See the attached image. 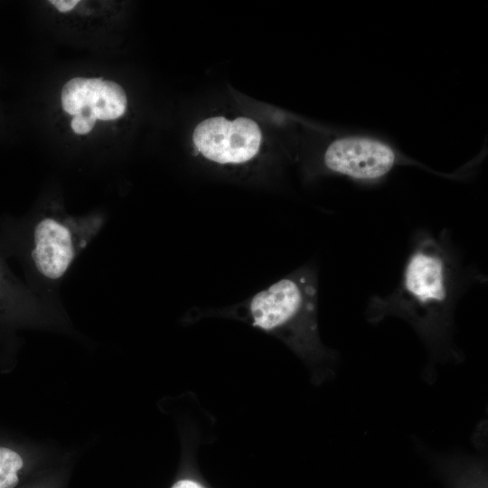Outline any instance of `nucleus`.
Returning a JSON list of instances; mask_svg holds the SVG:
<instances>
[{"label": "nucleus", "mask_w": 488, "mask_h": 488, "mask_svg": "<svg viewBox=\"0 0 488 488\" xmlns=\"http://www.w3.org/2000/svg\"><path fill=\"white\" fill-rule=\"evenodd\" d=\"M465 267L446 230H418L412 237L400 280L389 295L371 297L366 318L377 324L388 316L407 322L424 343L429 359H457L453 342L456 304L476 279Z\"/></svg>", "instance_id": "obj_1"}, {"label": "nucleus", "mask_w": 488, "mask_h": 488, "mask_svg": "<svg viewBox=\"0 0 488 488\" xmlns=\"http://www.w3.org/2000/svg\"><path fill=\"white\" fill-rule=\"evenodd\" d=\"M23 465V458L18 453L0 446V488H14Z\"/></svg>", "instance_id": "obj_7"}, {"label": "nucleus", "mask_w": 488, "mask_h": 488, "mask_svg": "<svg viewBox=\"0 0 488 488\" xmlns=\"http://www.w3.org/2000/svg\"><path fill=\"white\" fill-rule=\"evenodd\" d=\"M96 121V118L89 115L80 114L73 117L70 127L75 134L86 135L93 129Z\"/></svg>", "instance_id": "obj_8"}, {"label": "nucleus", "mask_w": 488, "mask_h": 488, "mask_svg": "<svg viewBox=\"0 0 488 488\" xmlns=\"http://www.w3.org/2000/svg\"><path fill=\"white\" fill-rule=\"evenodd\" d=\"M61 13L71 11L79 3V0H51L49 1Z\"/></svg>", "instance_id": "obj_9"}, {"label": "nucleus", "mask_w": 488, "mask_h": 488, "mask_svg": "<svg viewBox=\"0 0 488 488\" xmlns=\"http://www.w3.org/2000/svg\"><path fill=\"white\" fill-rule=\"evenodd\" d=\"M262 139L258 125L251 118L234 120L223 117L204 119L193 130L192 140L208 160L221 164H240L259 151Z\"/></svg>", "instance_id": "obj_4"}, {"label": "nucleus", "mask_w": 488, "mask_h": 488, "mask_svg": "<svg viewBox=\"0 0 488 488\" xmlns=\"http://www.w3.org/2000/svg\"><path fill=\"white\" fill-rule=\"evenodd\" d=\"M172 488H203L202 485L192 480H181Z\"/></svg>", "instance_id": "obj_10"}, {"label": "nucleus", "mask_w": 488, "mask_h": 488, "mask_svg": "<svg viewBox=\"0 0 488 488\" xmlns=\"http://www.w3.org/2000/svg\"><path fill=\"white\" fill-rule=\"evenodd\" d=\"M324 163L333 173L358 180H375L392 169L396 155L389 145L380 141L345 137L328 146Z\"/></svg>", "instance_id": "obj_5"}, {"label": "nucleus", "mask_w": 488, "mask_h": 488, "mask_svg": "<svg viewBox=\"0 0 488 488\" xmlns=\"http://www.w3.org/2000/svg\"><path fill=\"white\" fill-rule=\"evenodd\" d=\"M317 304V273L305 266L234 309L253 326L280 337L308 361L323 363L333 355L319 337Z\"/></svg>", "instance_id": "obj_2"}, {"label": "nucleus", "mask_w": 488, "mask_h": 488, "mask_svg": "<svg viewBox=\"0 0 488 488\" xmlns=\"http://www.w3.org/2000/svg\"><path fill=\"white\" fill-rule=\"evenodd\" d=\"M63 110L71 116L89 115L97 120H114L127 109L124 89L101 78L75 77L63 86L61 95Z\"/></svg>", "instance_id": "obj_6"}, {"label": "nucleus", "mask_w": 488, "mask_h": 488, "mask_svg": "<svg viewBox=\"0 0 488 488\" xmlns=\"http://www.w3.org/2000/svg\"><path fill=\"white\" fill-rule=\"evenodd\" d=\"M103 223L98 215L39 218L32 230L30 248V259L39 278L49 285L59 282Z\"/></svg>", "instance_id": "obj_3"}]
</instances>
